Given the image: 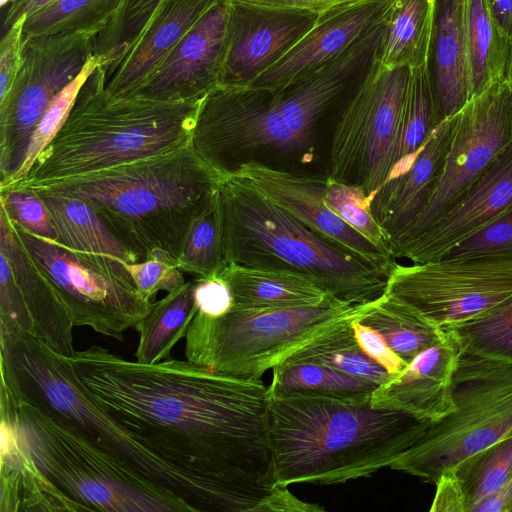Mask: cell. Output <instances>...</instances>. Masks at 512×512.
<instances>
[{
    "instance_id": "obj_1",
    "label": "cell",
    "mask_w": 512,
    "mask_h": 512,
    "mask_svg": "<svg viewBox=\"0 0 512 512\" xmlns=\"http://www.w3.org/2000/svg\"><path fill=\"white\" fill-rule=\"evenodd\" d=\"M108 412L170 465L201 483L216 512H284L292 495L274 481L269 391L261 379L186 360H127L92 345L71 358Z\"/></svg>"
},
{
    "instance_id": "obj_2",
    "label": "cell",
    "mask_w": 512,
    "mask_h": 512,
    "mask_svg": "<svg viewBox=\"0 0 512 512\" xmlns=\"http://www.w3.org/2000/svg\"><path fill=\"white\" fill-rule=\"evenodd\" d=\"M384 15L342 53L279 89L215 87L191 130L195 153L219 177L248 161H311L324 121L375 60Z\"/></svg>"
},
{
    "instance_id": "obj_3",
    "label": "cell",
    "mask_w": 512,
    "mask_h": 512,
    "mask_svg": "<svg viewBox=\"0 0 512 512\" xmlns=\"http://www.w3.org/2000/svg\"><path fill=\"white\" fill-rule=\"evenodd\" d=\"M432 423L375 407L371 396L269 394L274 481L332 485L369 477L390 467Z\"/></svg>"
},
{
    "instance_id": "obj_4",
    "label": "cell",
    "mask_w": 512,
    "mask_h": 512,
    "mask_svg": "<svg viewBox=\"0 0 512 512\" xmlns=\"http://www.w3.org/2000/svg\"><path fill=\"white\" fill-rule=\"evenodd\" d=\"M218 182L189 142L99 171L22 187L84 200L142 261L160 251L178 263L189 228Z\"/></svg>"
},
{
    "instance_id": "obj_5",
    "label": "cell",
    "mask_w": 512,
    "mask_h": 512,
    "mask_svg": "<svg viewBox=\"0 0 512 512\" xmlns=\"http://www.w3.org/2000/svg\"><path fill=\"white\" fill-rule=\"evenodd\" d=\"M105 84L106 75L99 65L82 85L57 134L27 176L14 185L32 186L87 174L190 142L202 99L113 97Z\"/></svg>"
},
{
    "instance_id": "obj_6",
    "label": "cell",
    "mask_w": 512,
    "mask_h": 512,
    "mask_svg": "<svg viewBox=\"0 0 512 512\" xmlns=\"http://www.w3.org/2000/svg\"><path fill=\"white\" fill-rule=\"evenodd\" d=\"M226 262L301 275L335 298L381 297L388 275L300 222L241 176L219 177Z\"/></svg>"
},
{
    "instance_id": "obj_7",
    "label": "cell",
    "mask_w": 512,
    "mask_h": 512,
    "mask_svg": "<svg viewBox=\"0 0 512 512\" xmlns=\"http://www.w3.org/2000/svg\"><path fill=\"white\" fill-rule=\"evenodd\" d=\"M1 380L14 395L69 424L113 457L186 500L196 512H215L198 481L155 454L89 393L71 358L42 340L0 330Z\"/></svg>"
},
{
    "instance_id": "obj_8",
    "label": "cell",
    "mask_w": 512,
    "mask_h": 512,
    "mask_svg": "<svg viewBox=\"0 0 512 512\" xmlns=\"http://www.w3.org/2000/svg\"><path fill=\"white\" fill-rule=\"evenodd\" d=\"M14 398L31 456L80 511L196 512L178 494L144 477L74 427Z\"/></svg>"
},
{
    "instance_id": "obj_9",
    "label": "cell",
    "mask_w": 512,
    "mask_h": 512,
    "mask_svg": "<svg viewBox=\"0 0 512 512\" xmlns=\"http://www.w3.org/2000/svg\"><path fill=\"white\" fill-rule=\"evenodd\" d=\"M359 305L329 295L317 305L195 314L185 337L186 359L218 373L260 380L269 369L353 313Z\"/></svg>"
},
{
    "instance_id": "obj_10",
    "label": "cell",
    "mask_w": 512,
    "mask_h": 512,
    "mask_svg": "<svg viewBox=\"0 0 512 512\" xmlns=\"http://www.w3.org/2000/svg\"><path fill=\"white\" fill-rule=\"evenodd\" d=\"M454 410L432 423L390 466L435 484L461 462L512 434V363L459 352Z\"/></svg>"
},
{
    "instance_id": "obj_11",
    "label": "cell",
    "mask_w": 512,
    "mask_h": 512,
    "mask_svg": "<svg viewBox=\"0 0 512 512\" xmlns=\"http://www.w3.org/2000/svg\"><path fill=\"white\" fill-rule=\"evenodd\" d=\"M14 226L67 305L75 327L123 341L124 333L149 311L152 302L139 294L125 262L74 250Z\"/></svg>"
},
{
    "instance_id": "obj_12",
    "label": "cell",
    "mask_w": 512,
    "mask_h": 512,
    "mask_svg": "<svg viewBox=\"0 0 512 512\" xmlns=\"http://www.w3.org/2000/svg\"><path fill=\"white\" fill-rule=\"evenodd\" d=\"M409 75V67L383 68L375 58L334 128L328 176L361 187L370 200L386 180Z\"/></svg>"
},
{
    "instance_id": "obj_13",
    "label": "cell",
    "mask_w": 512,
    "mask_h": 512,
    "mask_svg": "<svg viewBox=\"0 0 512 512\" xmlns=\"http://www.w3.org/2000/svg\"><path fill=\"white\" fill-rule=\"evenodd\" d=\"M95 36L70 32L25 38L21 69L0 101V184L21 168L36 125L93 55Z\"/></svg>"
},
{
    "instance_id": "obj_14",
    "label": "cell",
    "mask_w": 512,
    "mask_h": 512,
    "mask_svg": "<svg viewBox=\"0 0 512 512\" xmlns=\"http://www.w3.org/2000/svg\"><path fill=\"white\" fill-rule=\"evenodd\" d=\"M385 293L445 329L467 321L512 296V254L396 262Z\"/></svg>"
},
{
    "instance_id": "obj_15",
    "label": "cell",
    "mask_w": 512,
    "mask_h": 512,
    "mask_svg": "<svg viewBox=\"0 0 512 512\" xmlns=\"http://www.w3.org/2000/svg\"><path fill=\"white\" fill-rule=\"evenodd\" d=\"M512 144V84L499 81L458 112L439 182L420 214L393 250L424 232Z\"/></svg>"
},
{
    "instance_id": "obj_16",
    "label": "cell",
    "mask_w": 512,
    "mask_h": 512,
    "mask_svg": "<svg viewBox=\"0 0 512 512\" xmlns=\"http://www.w3.org/2000/svg\"><path fill=\"white\" fill-rule=\"evenodd\" d=\"M218 86L244 87L280 61L318 22L320 13L228 0Z\"/></svg>"
},
{
    "instance_id": "obj_17",
    "label": "cell",
    "mask_w": 512,
    "mask_h": 512,
    "mask_svg": "<svg viewBox=\"0 0 512 512\" xmlns=\"http://www.w3.org/2000/svg\"><path fill=\"white\" fill-rule=\"evenodd\" d=\"M233 173L314 232L390 275L396 257L366 239L325 204L326 177L289 172L259 161L245 162Z\"/></svg>"
},
{
    "instance_id": "obj_18",
    "label": "cell",
    "mask_w": 512,
    "mask_h": 512,
    "mask_svg": "<svg viewBox=\"0 0 512 512\" xmlns=\"http://www.w3.org/2000/svg\"><path fill=\"white\" fill-rule=\"evenodd\" d=\"M228 10V0L214 3L133 96L156 101H197L217 87Z\"/></svg>"
},
{
    "instance_id": "obj_19",
    "label": "cell",
    "mask_w": 512,
    "mask_h": 512,
    "mask_svg": "<svg viewBox=\"0 0 512 512\" xmlns=\"http://www.w3.org/2000/svg\"><path fill=\"white\" fill-rule=\"evenodd\" d=\"M512 203V144L502 151L466 192L424 232L397 246L396 258L413 263L440 259Z\"/></svg>"
},
{
    "instance_id": "obj_20",
    "label": "cell",
    "mask_w": 512,
    "mask_h": 512,
    "mask_svg": "<svg viewBox=\"0 0 512 512\" xmlns=\"http://www.w3.org/2000/svg\"><path fill=\"white\" fill-rule=\"evenodd\" d=\"M388 0H350L325 13L276 64L247 87L279 89L342 53L385 13ZM245 87V86H244Z\"/></svg>"
},
{
    "instance_id": "obj_21",
    "label": "cell",
    "mask_w": 512,
    "mask_h": 512,
    "mask_svg": "<svg viewBox=\"0 0 512 512\" xmlns=\"http://www.w3.org/2000/svg\"><path fill=\"white\" fill-rule=\"evenodd\" d=\"M0 512H78L69 499L41 471L31 456L18 422L10 387H0Z\"/></svg>"
},
{
    "instance_id": "obj_22",
    "label": "cell",
    "mask_w": 512,
    "mask_h": 512,
    "mask_svg": "<svg viewBox=\"0 0 512 512\" xmlns=\"http://www.w3.org/2000/svg\"><path fill=\"white\" fill-rule=\"evenodd\" d=\"M458 357L459 350L447 335L420 352L401 373L379 385L371 395L372 405L433 423L444 418L454 410L452 378Z\"/></svg>"
},
{
    "instance_id": "obj_23",
    "label": "cell",
    "mask_w": 512,
    "mask_h": 512,
    "mask_svg": "<svg viewBox=\"0 0 512 512\" xmlns=\"http://www.w3.org/2000/svg\"><path fill=\"white\" fill-rule=\"evenodd\" d=\"M457 119L458 113L441 121L431 131L408 170L386 183L372 197V212L392 248L415 221L436 188Z\"/></svg>"
},
{
    "instance_id": "obj_24",
    "label": "cell",
    "mask_w": 512,
    "mask_h": 512,
    "mask_svg": "<svg viewBox=\"0 0 512 512\" xmlns=\"http://www.w3.org/2000/svg\"><path fill=\"white\" fill-rule=\"evenodd\" d=\"M0 254L10 266L19 294L31 316L34 337L57 353L72 358V315L56 287L31 256L15 226L0 208Z\"/></svg>"
},
{
    "instance_id": "obj_25",
    "label": "cell",
    "mask_w": 512,
    "mask_h": 512,
    "mask_svg": "<svg viewBox=\"0 0 512 512\" xmlns=\"http://www.w3.org/2000/svg\"><path fill=\"white\" fill-rule=\"evenodd\" d=\"M218 0H164L125 56L106 75V92L131 97Z\"/></svg>"
},
{
    "instance_id": "obj_26",
    "label": "cell",
    "mask_w": 512,
    "mask_h": 512,
    "mask_svg": "<svg viewBox=\"0 0 512 512\" xmlns=\"http://www.w3.org/2000/svg\"><path fill=\"white\" fill-rule=\"evenodd\" d=\"M427 67L443 121L469 101L465 0H436Z\"/></svg>"
},
{
    "instance_id": "obj_27",
    "label": "cell",
    "mask_w": 512,
    "mask_h": 512,
    "mask_svg": "<svg viewBox=\"0 0 512 512\" xmlns=\"http://www.w3.org/2000/svg\"><path fill=\"white\" fill-rule=\"evenodd\" d=\"M230 288L232 307L271 309L317 305L330 294L311 280L283 270L227 263L218 275Z\"/></svg>"
},
{
    "instance_id": "obj_28",
    "label": "cell",
    "mask_w": 512,
    "mask_h": 512,
    "mask_svg": "<svg viewBox=\"0 0 512 512\" xmlns=\"http://www.w3.org/2000/svg\"><path fill=\"white\" fill-rule=\"evenodd\" d=\"M35 192L49 209L60 244L78 251L107 255L128 264L142 261L89 203L71 196Z\"/></svg>"
},
{
    "instance_id": "obj_29",
    "label": "cell",
    "mask_w": 512,
    "mask_h": 512,
    "mask_svg": "<svg viewBox=\"0 0 512 512\" xmlns=\"http://www.w3.org/2000/svg\"><path fill=\"white\" fill-rule=\"evenodd\" d=\"M436 0H388L377 53L383 68L427 66Z\"/></svg>"
},
{
    "instance_id": "obj_30",
    "label": "cell",
    "mask_w": 512,
    "mask_h": 512,
    "mask_svg": "<svg viewBox=\"0 0 512 512\" xmlns=\"http://www.w3.org/2000/svg\"><path fill=\"white\" fill-rule=\"evenodd\" d=\"M195 283L191 279L179 289L151 304L134 326L139 335L135 361L155 364L169 359L174 346L186 337L197 312Z\"/></svg>"
},
{
    "instance_id": "obj_31",
    "label": "cell",
    "mask_w": 512,
    "mask_h": 512,
    "mask_svg": "<svg viewBox=\"0 0 512 512\" xmlns=\"http://www.w3.org/2000/svg\"><path fill=\"white\" fill-rule=\"evenodd\" d=\"M355 319L375 329L407 365L420 352L447 336L443 329L386 293L363 304Z\"/></svg>"
},
{
    "instance_id": "obj_32",
    "label": "cell",
    "mask_w": 512,
    "mask_h": 512,
    "mask_svg": "<svg viewBox=\"0 0 512 512\" xmlns=\"http://www.w3.org/2000/svg\"><path fill=\"white\" fill-rule=\"evenodd\" d=\"M440 122L428 67L410 68L398 131L388 161L384 185L408 170L421 146Z\"/></svg>"
},
{
    "instance_id": "obj_33",
    "label": "cell",
    "mask_w": 512,
    "mask_h": 512,
    "mask_svg": "<svg viewBox=\"0 0 512 512\" xmlns=\"http://www.w3.org/2000/svg\"><path fill=\"white\" fill-rule=\"evenodd\" d=\"M469 100L506 80L510 44L494 25L484 0H465Z\"/></svg>"
},
{
    "instance_id": "obj_34",
    "label": "cell",
    "mask_w": 512,
    "mask_h": 512,
    "mask_svg": "<svg viewBox=\"0 0 512 512\" xmlns=\"http://www.w3.org/2000/svg\"><path fill=\"white\" fill-rule=\"evenodd\" d=\"M269 394L291 393L333 398H363L372 395L378 385L339 372L319 361L289 356L273 369Z\"/></svg>"
},
{
    "instance_id": "obj_35",
    "label": "cell",
    "mask_w": 512,
    "mask_h": 512,
    "mask_svg": "<svg viewBox=\"0 0 512 512\" xmlns=\"http://www.w3.org/2000/svg\"><path fill=\"white\" fill-rule=\"evenodd\" d=\"M360 307L331 324L292 356L319 361L339 372L378 386L387 382L392 376L372 360L356 341L352 318Z\"/></svg>"
},
{
    "instance_id": "obj_36",
    "label": "cell",
    "mask_w": 512,
    "mask_h": 512,
    "mask_svg": "<svg viewBox=\"0 0 512 512\" xmlns=\"http://www.w3.org/2000/svg\"><path fill=\"white\" fill-rule=\"evenodd\" d=\"M227 264L218 187L192 222L178 260L179 268L194 277L216 276Z\"/></svg>"
},
{
    "instance_id": "obj_37",
    "label": "cell",
    "mask_w": 512,
    "mask_h": 512,
    "mask_svg": "<svg viewBox=\"0 0 512 512\" xmlns=\"http://www.w3.org/2000/svg\"><path fill=\"white\" fill-rule=\"evenodd\" d=\"M443 330L459 352L512 363V296L474 318Z\"/></svg>"
},
{
    "instance_id": "obj_38",
    "label": "cell",
    "mask_w": 512,
    "mask_h": 512,
    "mask_svg": "<svg viewBox=\"0 0 512 512\" xmlns=\"http://www.w3.org/2000/svg\"><path fill=\"white\" fill-rule=\"evenodd\" d=\"M120 2L121 0H56L26 16L24 38L70 32L97 35L108 24Z\"/></svg>"
},
{
    "instance_id": "obj_39",
    "label": "cell",
    "mask_w": 512,
    "mask_h": 512,
    "mask_svg": "<svg viewBox=\"0 0 512 512\" xmlns=\"http://www.w3.org/2000/svg\"><path fill=\"white\" fill-rule=\"evenodd\" d=\"M164 0H121L116 12L94 38L93 54L107 75L125 56Z\"/></svg>"
},
{
    "instance_id": "obj_40",
    "label": "cell",
    "mask_w": 512,
    "mask_h": 512,
    "mask_svg": "<svg viewBox=\"0 0 512 512\" xmlns=\"http://www.w3.org/2000/svg\"><path fill=\"white\" fill-rule=\"evenodd\" d=\"M463 491L467 512L483 497L507 486L512 477V434L477 452L451 471Z\"/></svg>"
},
{
    "instance_id": "obj_41",
    "label": "cell",
    "mask_w": 512,
    "mask_h": 512,
    "mask_svg": "<svg viewBox=\"0 0 512 512\" xmlns=\"http://www.w3.org/2000/svg\"><path fill=\"white\" fill-rule=\"evenodd\" d=\"M324 201L354 230L393 254L391 242L372 212L371 200L361 187L326 176Z\"/></svg>"
},
{
    "instance_id": "obj_42",
    "label": "cell",
    "mask_w": 512,
    "mask_h": 512,
    "mask_svg": "<svg viewBox=\"0 0 512 512\" xmlns=\"http://www.w3.org/2000/svg\"><path fill=\"white\" fill-rule=\"evenodd\" d=\"M99 65L98 58L93 54L81 73L55 96L32 133L21 168L10 180L0 184V187L17 184L27 176L39 153L66 120L82 85Z\"/></svg>"
},
{
    "instance_id": "obj_43",
    "label": "cell",
    "mask_w": 512,
    "mask_h": 512,
    "mask_svg": "<svg viewBox=\"0 0 512 512\" xmlns=\"http://www.w3.org/2000/svg\"><path fill=\"white\" fill-rule=\"evenodd\" d=\"M0 208L15 225L38 237L58 241L49 209L37 192L22 186L0 187Z\"/></svg>"
},
{
    "instance_id": "obj_44",
    "label": "cell",
    "mask_w": 512,
    "mask_h": 512,
    "mask_svg": "<svg viewBox=\"0 0 512 512\" xmlns=\"http://www.w3.org/2000/svg\"><path fill=\"white\" fill-rule=\"evenodd\" d=\"M512 254V203L494 220L449 249L438 260Z\"/></svg>"
},
{
    "instance_id": "obj_45",
    "label": "cell",
    "mask_w": 512,
    "mask_h": 512,
    "mask_svg": "<svg viewBox=\"0 0 512 512\" xmlns=\"http://www.w3.org/2000/svg\"><path fill=\"white\" fill-rule=\"evenodd\" d=\"M139 294L150 302L164 291L173 292L187 281L178 263L163 252H151L143 261L125 263Z\"/></svg>"
},
{
    "instance_id": "obj_46",
    "label": "cell",
    "mask_w": 512,
    "mask_h": 512,
    "mask_svg": "<svg viewBox=\"0 0 512 512\" xmlns=\"http://www.w3.org/2000/svg\"><path fill=\"white\" fill-rule=\"evenodd\" d=\"M0 330L34 336L31 316L19 294L6 257L0 254Z\"/></svg>"
},
{
    "instance_id": "obj_47",
    "label": "cell",
    "mask_w": 512,
    "mask_h": 512,
    "mask_svg": "<svg viewBox=\"0 0 512 512\" xmlns=\"http://www.w3.org/2000/svg\"><path fill=\"white\" fill-rule=\"evenodd\" d=\"M26 16L5 30L0 43V101L10 92L21 69L24 53Z\"/></svg>"
},
{
    "instance_id": "obj_48",
    "label": "cell",
    "mask_w": 512,
    "mask_h": 512,
    "mask_svg": "<svg viewBox=\"0 0 512 512\" xmlns=\"http://www.w3.org/2000/svg\"><path fill=\"white\" fill-rule=\"evenodd\" d=\"M356 314L352 318V327L360 348L392 377L401 373L407 364L388 347L375 329L356 320Z\"/></svg>"
},
{
    "instance_id": "obj_49",
    "label": "cell",
    "mask_w": 512,
    "mask_h": 512,
    "mask_svg": "<svg viewBox=\"0 0 512 512\" xmlns=\"http://www.w3.org/2000/svg\"><path fill=\"white\" fill-rule=\"evenodd\" d=\"M436 492L431 512H467L461 486L452 472L444 473L435 483Z\"/></svg>"
},
{
    "instance_id": "obj_50",
    "label": "cell",
    "mask_w": 512,
    "mask_h": 512,
    "mask_svg": "<svg viewBox=\"0 0 512 512\" xmlns=\"http://www.w3.org/2000/svg\"><path fill=\"white\" fill-rule=\"evenodd\" d=\"M269 8L310 11L323 14L350 0H241Z\"/></svg>"
},
{
    "instance_id": "obj_51",
    "label": "cell",
    "mask_w": 512,
    "mask_h": 512,
    "mask_svg": "<svg viewBox=\"0 0 512 512\" xmlns=\"http://www.w3.org/2000/svg\"><path fill=\"white\" fill-rule=\"evenodd\" d=\"M499 33L509 42L512 36V0H484Z\"/></svg>"
},
{
    "instance_id": "obj_52",
    "label": "cell",
    "mask_w": 512,
    "mask_h": 512,
    "mask_svg": "<svg viewBox=\"0 0 512 512\" xmlns=\"http://www.w3.org/2000/svg\"><path fill=\"white\" fill-rule=\"evenodd\" d=\"M470 512H512L509 486L488 494L472 506Z\"/></svg>"
},
{
    "instance_id": "obj_53",
    "label": "cell",
    "mask_w": 512,
    "mask_h": 512,
    "mask_svg": "<svg viewBox=\"0 0 512 512\" xmlns=\"http://www.w3.org/2000/svg\"><path fill=\"white\" fill-rule=\"evenodd\" d=\"M30 0H11L4 19V29H8L20 19V13L24 5Z\"/></svg>"
},
{
    "instance_id": "obj_54",
    "label": "cell",
    "mask_w": 512,
    "mask_h": 512,
    "mask_svg": "<svg viewBox=\"0 0 512 512\" xmlns=\"http://www.w3.org/2000/svg\"><path fill=\"white\" fill-rule=\"evenodd\" d=\"M506 80L512 84V36L510 39V56H509V67L507 72Z\"/></svg>"
},
{
    "instance_id": "obj_55",
    "label": "cell",
    "mask_w": 512,
    "mask_h": 512,
    "mask_svg": "<svg viewBox=\"0 0 512 512\" xmlns=\"http://www.w3.org/2000/svg\"><path fill=\"white\" fill-rule=\"evenodd\" d=\"M508 486H509V489H510V492H511V495H512V477L510 479V482H509Z\"/></svg>"
}]
</instances>
